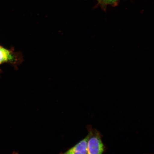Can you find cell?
Segmentation results:
<instances>
[{"label": "cell", "instance_id": "1", "mask_svg": "<svg viewBox=\"0 0 154 154\" xmlns=\"http://www.w3.org/2000/svg\"><path fill=\"white\" fill-rule=\"evenodd\" d=\"M88 154H102L105 150L102 142V136L99 131L91 126H88Z\"/></svg>", "mask_w": 154, "mask_h": 154}, {"label": "cell", "instance_id": "2", "mask_svg": "<svg viewBox=\"0 0 154 154\" xmlns=\"http://www.w3.org/2000/svg\"><path fill=\"white\" fill-rule=\"evenodd\" d=\"M88 135L84 139L70 148L65 152L67 154H88Z\"/></svg>", "mask_w": 154, "mask_h": 154}, {"label": "cell", "instance_id": "3", "mask_svg": "<svg viewBox=\"0 0 154 154\" xmlns=\"http://www.w3.org/2000/svg\"><path fill=\"white\" fill-rule=\"evenodd\" d=\"M14 59L12 54L8 50L0 47V64L11 61Z\"/></svg>", "mask_w": 154, "mask_h": 154}, {"label": "cell", "instance_id": "4", "mask_svg": "<svg viewBox=\"0 0 154 154\" xmlns=\"http://www.w3.org/2000/svg\"><path fill=\"white\" fill-rule=\"evenodd\" d=\"M120 0H97L98 3L103 9H105L108 5H116Z\"/></svg>", "mask_w": 154, "mask_h": 154}, {"label": "cell", "instance_id": "5", "mask_svg": "<svg viewBox=\"0 0 154 154\" xmlns=\"http://www.w3.org/2000/svg\"></svg>", "mask_w": 154, "mask_h": 154}]
</instances>
